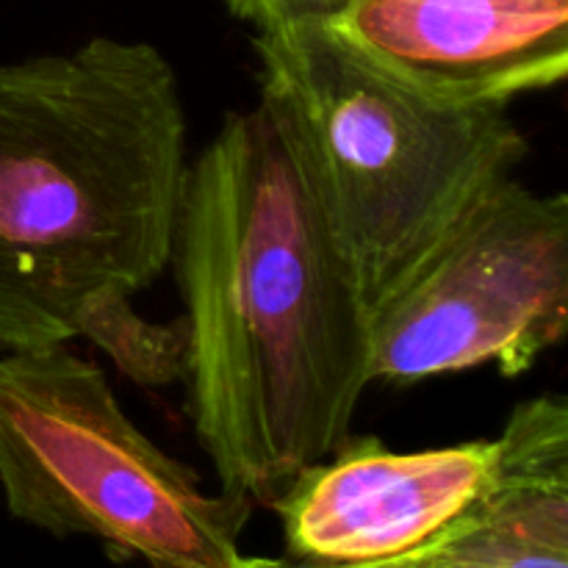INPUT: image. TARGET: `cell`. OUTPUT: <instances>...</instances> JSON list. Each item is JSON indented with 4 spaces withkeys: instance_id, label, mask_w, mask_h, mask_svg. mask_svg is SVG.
Returning <instances> with one entry per match:
<instances>
[{
    "instance_id": "obj_1",
    "label": "cell",
    "mask_w": 568,
    "mask_h": 568,
    "mask_svg": "<svg viewBox=\"0 0 568 568\" xmlns=\"http://www.w3.org/2000/svg\"><path fill=\"white\" fill-rule=\"evenodd\" d=\"M172 264L189 419L222 491L272 508L336 453L372 383L369 311L266 111H231L189 164Z\"/></svg>"
},
{
    "instance_id": "obj_2",
    "label": "cell",
    "mask_w": 568,
    "mask_h": 568,
    "mask_svg": "<svg viewBox=\"0 0 568 568\" xmlns=\"http://www.w3.org/2000/svg\"><path fill=\"white\" fill-rule=\"evenodd\" d=\"M186 170L181 83L155 44L0 61V349L75 342L94 300L153 286Z\"/></svg>"
},
{
    "instance_id": "obj_3",
    "label": "cell",
    "mask_w": 568,
    "mask_h": 568,
    "mask_svg": "<svg viewBox=\"0 0 568 568\" xmlns=\"http://www.w3.org/2000/svg\"><path fill=\"white\" fill-rule=\"evenodd\" d=\"M253 44L258 105L369 316L530 153L508 105L422 98L366 64L325 22L258 31Z\"/></svg>"
},
{
    "instance_id": "obj_4",
    "label": "cell",
    "mask_w": 568,
    "mask_h": 568,
    "mask_svg": "<svg viewBox=\"0 0 568 568\" xmlns=\"http://www.w3.org/2000/svg\"><path fill=\"white\" fill-rule=\"evenodd\" d=\"M0 491L11 519L148 568H233L253 503L209 494L67 344L0 355Z\"/></svg>"
},
{
    "instance_id": "obj_5",
    "label": "cell",
    "mask_w": 568,
    "mask_h": 568,
    "mask_svg": "<svg viewBox=\"0 0 568 568\" xmlns=\"http://www.w3.org/2000/svg\"><path fill=\"white\" fill-rule=\"evenodd\" d=\"M566 327L568 197L510 175L372 311V381L410 386L483 364L519 377L564 342Z\"/></svg>"
},
{
    "instance_id": "obj_6",
    "label": "cell",
    "mask_w": 568,
    "mask_h": 568,
    "mask_svg": "<svg viewBox=\"0 0 568 568\" xmlns=\"http://www.w3.org/2000/svg\"><path fill=\"white\" fill-rule=\"evenodd\" d=\"M355 55L444 105H508L568 72V0H349L325 22Z\"/></svg>"
},
{
    "instance_id": "obj_7",
    "label": "cell",
    "mask_w": 568,
    "mask_h": 568,
    "mask_svg": "<svg viewBox=\"0 0 568 568\" xmlns=\"http://www.w3.org/2000/svg\"><path fill=\"white\" fill-rule=\"evenodd\" d=\"M497 438L394 453L375 436L344 438L272 505L292 558L366 564L416 549L458 519L494 480Z\"/></svg>"
},
{
    "instance_id": "obj_8",
    "label": "cell",
    "mask_w": 568,
    "mask_h": 568,
    "mask_svg": "<svg viewBox=\"0 0 568 568\" xmlns=\"http://www.w3.org/2000/svg\"><path fill=\"white\" fill-rule=\"evenodd\" d=\"M486 491L444 530L394 555L399 568H568V403L516 405Z\"/></svg>"
},
{
    "instance_id": "obj_9",
    "label": "cell",
    "mask_w": 568,
    "mask_h": 568,
    "mask_svg": "<svg viewBox=\"0 0 568 568\" xmlns=\"http://www.w3.org/2000/svg\"><path fill=\"white\" fill-rule=\"evenodd\" d=\"M131 294H103L83 314L78 338H87L122 377L142 388L170 386L186 375L189 327L186 320L170 325L148 322L136 314Z\"/></svg>"
},
{
    "instance_id": "obj_10",
    "label": "cell",
    "mask_w": 568,
    "mask_h": 568,
    "mask_svg": "<svg viewBox=\"0 0 568 568\" xmlns=\"http://www.w3.org/2000/svg\"><path fill=\"white\" fill-rule=\"evenodd\" d=\"M349 0H225L227 11L258 31L305 22H331Z\"/></svg>"
},
{
    "instance_id": "obj_11",
    "label": "cell",
    "mask_w": 568,
    "mask_h": 568,
    "mask_svg": "<svg viewBox=\"0 0 568 568\" xmlns=\"http://www.w3.org/2000/svg\"><path fill=\"white\" fill-rule=\"evenodd\" d=\"M233 568H399L392 558L383 560H366V564H344V566H311V564H283V560L275 558H244L239 555Z\"/></svg>"
}]
</instances>
